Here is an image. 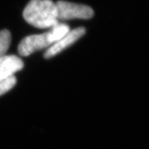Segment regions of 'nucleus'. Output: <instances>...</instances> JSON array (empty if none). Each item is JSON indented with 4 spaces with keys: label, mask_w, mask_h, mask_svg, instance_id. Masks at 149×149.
Listing matches in <instances>:
<instances>
[{
    "label": "nucleus",
    "mask_w": 149,
    "mask_h": 149,
    "mask_svg": "<svg viewBox=\"0 0 149 149\" xmlns=\"http://www.w3.org/2000/svg\"><path fill=\"white\" fill-rule=\"evenodd\" d=\"M23 17L30 25L40 29L51 28L58 23L56 4L52 0H30Z\"/></svg>",
    "instance_id": "f257e3e1"
},
{
    "label": "nucleus",
    "mask_w": 149,
    "mask_h": 149,
    "mask_svg": "<svg viewBox=\"0 0 149 149\" xmlns=\"http://www.w3.org/2000/svg\"><path fill=\"white\" fill-rule=\"evenodd\" d=\"M55 4L58 21L71 19H90L94 15L93 8L85 5L65 1H58Z\"/></svg>",
    "instance_id": "f03ea898"
},
{
    "label": "nucleus",
    "mask_w": 149,
    "mask_h": 149,
    "mask_svg": "<svg viewBox=\"0 0 149 149\" xmlns=\"http://www.w3.org/2000/svg\"><path fill=\"white\" fill-rule=\"evenodd\" d=\"M53 45L49 31L38 35L28 36L23 39L18 45V52L22 56H28L33 52Z\"/></svg>",
    "instance_id": "7ed1b4c3"
},
{
    "label": "nucleus",
    "mask_w": 149,
    "mask_h": 149,
    "mask_svg": "<svg viewBox=\"0 0 149 149\" xmlns=\"http://www.w3.org/2000/svg\"><path fill=\"white\" fill-rule=\"evenodd\" d=\"M85 33L86 29L84 27H78L73 30H70V32L65 35L64 37L61 38L59 41L48 48L44 54V58L48 59L55 56L68 46L74 44L77 40L81 38L85 34Z\"/></svg>",
    "instance_id": "20e7f679"
},
{
    "label": "nucleus",
    "mask_w": 149,
    "mask_h": 149,
    "mask_svg": "<svg viewBox=\"0 0 149 149\" xmlns=\"http://www.w3.org/2000/svg\"><path fill=\"white\" fill-rule=\"evenodd\" d=\"M24 68V62L16 55H6L0 59V81L8 78Z\"/></svg>",
    "instance_id": "39448f33"
},
{
    "label": "nucleus",
    "mask_w": 149,
    "mask_h": 149,
    "mask_svg": "<svg viewBox=\"0 0 149 149\" xmlns=\"http://www.w3.org/2000/svg\"><path fill=\"white\" fill-rule=\"evenodd\" d=\"M49 29L50 30L49 33L52 41L53 42V44L59 41L61 38L64 37L65 35L70 32V27L68 25L65 24H60L59 22Z\"/></svg>",
    "instance_id": "423d86ee"
},
{
    "label": "nucleus",
    "mask_w": 149,
    "mask_h": 149,
    "mask_svg": "<svg viewBox=\"0 0 149 149\" xmlns=\"http://www.w3.org/2000/svg\"><path fill=\"white\" fill-rule=\"evenodd\" d=\"M11 33L8 30L0 31V59L6 55L8 49L11 43Z\"/></svg>",
    "instance_id": "0eeeda50"
},
{
    "label": "nucleus",
    "mask_w": 149,
    "mask_h": 149,
    "mask_svg": "<svg viewBox=\"0 0 149 149\" xmlns=\"http://www.w3.org/2000/svg\"><path fill=\"white\" fill-rule=\"evenodd\" d=\"M17 83V79L15 76L6 78L0 81V96L12 89Z\"/></svg>",
    "instance_id": "6e6552de"
}]
</instances>
